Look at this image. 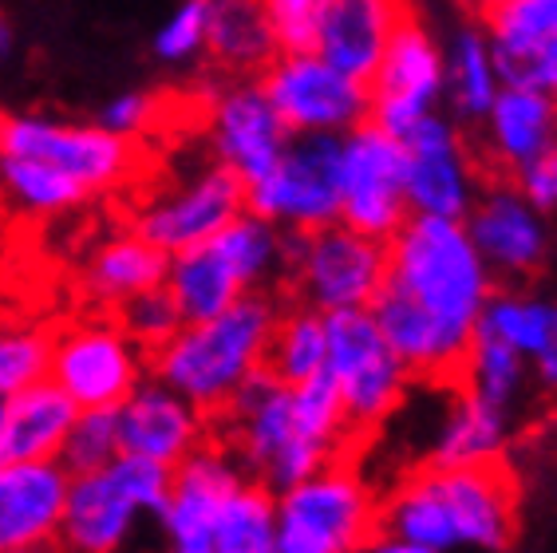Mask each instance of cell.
<instances>
[{
    "mask_svg": "<svg viewBox=\"0 0 557 553\" xmlns=\"http://www.w3.org/2000/svg\"><path fill=\"white\" fill-rule=\"evenodd\" d=\"M491 293L494 273L467 237V225L411 213L387 237V276L368 312L411 380L459 383Z\"/></svg>",
    "mask_w": 557,
    "mask_h": 553,
    "instance_id": "1",
    "label": "cell"
},
{
    "mask_svg": "<svg viewBox=\"0 0 557 553\" xmlns=\"http://www.w3.org/2000/svg\"><path fill=\"white\" fill-rule=\"evenodd\" d=\"M380 533L428 553H506L518 538V482L503 458L474 467H416L380 499Z\"/></svg>",
    "mask_w": 557,
    "mask_h": 553,
    "instance_id": "2",
    "label": "cell"
},
{
    "mask_svg": "<svg viewBox=\"0 0 557 553\" xmlns=\"http://www.w3.org/2000/svg\"><path fill=\"white\" fill-rule=\"evenodd\" d=\"M277 297L258 288L237 297L210 320H190L147 356V372L214 419L242 383L265 368V348L277 324Z\"/></svg>",
    "mask_w": 557,
    "mask_h": 553,
    "instance_id": "3",
    "label": "cell"
},
{
    "mask_svg": "<svg viewBox=\"0 0 557 553\" xmlns=\"http://www.w3.org/2000/svg\"><path fill=\"white\" fill-rule=\"evenodd\" d=\"M210 431L237 458V467L273 494L297 487L333 463L329 451L297 431L293 388L273 380L265 368L237 388L234 400L210 419Z\"/></svg>",
    "mask_w": 557,
    "mask_h": 553,
    "instance_id": "4",
    "label": "cell"
},
{
    "mask_svg": "<svg viewBox=\"0 0 557 553\" xmlns=\"http://www.w3.org/2000/svg\"><path fill=\"white\" fill-rule=\"evenodd\" d=\"M285 230L258 213H237L222 234L183 249L166 261V293L174 297L183 320H210L230 309L237 297L265 288L281 276V245Z\"/></svg>",
    "mask_w": 557,
    "mask_h": 553,
    "instance_id": "5",
    "label": "cell"
},
{
    "mask_svg": "<svg viewBox=\"0 0 557 553\" xmlns=\"http://www.w3.org/2000/svg\"><path fill=\"white\" fill-rule=\"evenodd\" d=\"M380 533V499L352 458H333L277 494L273 553H364Z\"/></svg>",
    "mask_w": 557,
    "mask_h": 553,
    "instance_id": "6",
    "label": "cell"
},
{
    "mask_svg": "<svg viewBox=\"0 0 557 553\" xmlns=\"http://www.w3.org/2000/svg\"><path fill=\"white\" fill-rule=\"evenodd\" d=\"M171 494V467L115 455L108 467L72 475L55 545L64 553H115L139 514L159 518Z\"/></svg>",
    "mask_w": 557,
    "mask_h": 553,
    "instance_id": "7",
    "label": "cell"
},
{
    "mask_svg": "<svg viewBox=\"0 0 557 553\" xmlns=\"http://www.w3.org/2000/svg\"><path fill=\"white\" fill-rule=\"evenodd\" d=\"M281 276L297 305L317 312L368 309L387 276V242L344 222L321 230H285Z\"/></svg>",
    "mask_w": 557,
    "mask_h": 553,
    "instance_id": "8",
    "label": "cell"
},
{
    "mask_svg": "<svg viewBox=\"0 0 557 553\" xmlns=\"http://www.w3.org/2000/svg\"><path fill=\"white\" fill-rule=\"evenodd\" d=\"M324 332H329L324 372L333 376L344 415H348V431L360 443L404 407L416 380L384 341V332L368 309L324 312Z\"/></svg>",
    "mask_w": 557,
    "mask_h": 553,
    "instance_id": "9",
    "label": "cell"
},
{
    "mask_svg": "<svg viewBox=\"0 0 557 553\" xmlns=\"http://www.w3.org/2000/svg\"><path fill=\"white\" fill-rule=\"evenodd\" d=\"M344 135H293L273 171L246 186V210L281 230H321L341 222Z\"/></svg>",
    "mask_w": 557,
    "mask_h": 553,
    "instance_id": "10",
    "label": "cell"
},
{
    "mask_svg": "<svg viewBox=\"0 0 557 553\" xmlns=\"http://www.w3.org/2000/svg\"><path fill=\"white\" fill-rule=\"evenodd\" d=\"M0 155H21L67 174L87 194L115 191L139 171V143L96 123H60L44 115H0Z\"/></svg>",
    "mask_w": 557,
    "mask_h": 553,
    "instance_id": "11",
    "label": "cell"
},
{
    "mask_svg": "<svg viewBox=\"0 0 557 553\" xmlns=\"http://www.w3.org/2000/svg\"><path fill=\"white\" fill-rule=\"evenodd\" d=\"M48 380L64 388L75 407H119L147 380V356L111 312H99L52 329Z\"/></svg>",
    "mask_w": 557,
    "mask_h": 553,
    "instance_id": "12",
    "label": "cell"
},
{
    "mask_svg": "<svg viewBox=\"0 0 557 553\" xmlns=\"http://www.w3.org/2000/svg\"><path fill=\"white\" fill-rule=\"evenodd\" d=\"M258 84L289 135H348L368 119V84L317 52L273 56Z\"/></svg>",
    "mask_w": 557,
    "mask_h": 553,
    "instance_id": "13",
    "label": "cell"
},
{
    "mask_svg": "<svg viewBox=\"0 0 557 553\" xmlns=\"http://www.w3.org/2000/svg\"><path fill=\"white\" fill-rule=\"evenodd\" d=\"M408 218V150L364 119L341 147V222L387 242Z\"/></svg>",
    "mask_w": 557,
    "mask_h": 553,
    "instance_id": "14",
    "label": "cell"
},
{
    "mask_svg": "<svg viewBox=\"0 0 557 553\" xmlns=\"http://www.w3.org/2000/svg\"><path fill=\"white\" fill-rule=\"evenodd\" d=\"M443 96V52L423 21L408 12L387 40L372 79H368V123L404 138L419 119L435 111Z\"/></svg>",
    "mask_w": 557,
    "mask_h": 553,
    "instance_id": "15",
    "label": "cell"
},
{
    "mask_svg": "<svg viewBox=\"0 0 557 553\" xmlns=\"http://www.w3.org/2000/svg\"><path fill=\"white\" fill-rule=\"evenodd\" d=\"M237 213H246V182L222 162H210L206 171L178 182L174 191H162L159 198H150L135 213L131 230L147 237L166 257H174L222 234Z\"/></svg>",
    "mask_w": 557,
    "mask_h": 553,
    "instance_id": "16",
    "label": "cell"
},
{
    "mask_svg": "<svg viewBox=\"0 0 557 553\" xmlns=\"http://www.w3.org/2000/svg\"><path fill=\"white\" fill-rule=\"evenodd\" d=\"M408 150L411 213H435L462 222L479 198V155L443 115H423L399 138Z\"/></svg>",
    "mask_w": 557,
    "mask_h": 553,
    "instance_id": "17",
    "label": "cell"
},
{
    "mask_svg": "<svg viewBox=\"0 0 557 553\" xmlns=\"http://www.w3.org/2000/svg\"><path fill=\"white\" fill-rule=\"evenodd\" d=\"M249 475L214 435L171 470V494L159 521L166 530V553H214V521L225 499Z\"/></svg>",
    "mask_w": 557,
    "mask_h": 553,
    "instance_id": "18",
    "label": "cell"
},
{
    "mask_svg": "<svg viewBox=\"0 0 557 553\" xmlns=\"http://www.w3.org/2000/svg\"><path fill=\"white\" fill-rule=\"evenodd\" d=\"M115 427L119 455L150 458L171 470L214 435L210 419L154 376L139 380V388L115 407Z\"/></svg>",
    "mask_w": 557,
    "mask_h": 553,
    "instance_id": "19",
    "label": "cell"
},
{
    "mask_svg": "<svg viewBox=\"0 0 557 553\" xmlns=\"http://www.w3.org/2000/svg\"><path fill=\"white\" fill-rule=\"evenodd\" d=\"M462 225H467V237L474 242V249H479V257H483L494 276L522 281V276H534L537 269L546 266V222L510 182L479 191Z\"/></svg>",
    "mask_w": 557,
    "mask_h": 553,
    "instance_id": "20",
    "label": "cell"
},
{
    "mask_svg": "<svg viewBox=\"0 0 557 553\" xmlns=\"http://www.w3.org/2000/svg\"><path fill=\"white\" fill-rule=\"evenodd\" d=\"M498 84L557 99V0H506L486 12Z\"/></svg>",
    "mask_w": 557,
    "mask_h": 553,
    "instance_id": "21",
    "label": "cell"
},
{
    "mask_svg": "<svg viewBox=\"0 0 557 553\" xmlns=\"http://www.w3.org/2000/svg\"><path fill=\"white\" fill-rule=\"evenodd\" d=\"M289 138V127L281 123L273 103L261 91V84H253V79L225 87L222 96L214 99V107H210L214 162L230 167L246 186L273 171V162L281 159Z\"/></svg>",
    "mask_w": 557,
    "mask_h": 553,
    "instance_id": "22",
    "label": "cell"
},
{
    "mask_svg": "<svg viewBox=\"0 0 557 553\" xmlns=\"http://www.w3.org/2000/svg\"><path fill=\"white\" fill-rule=\"evenodd\" d=\"M67 482L72 475L55 458L0 463V553L55 542Z\"/></svg>",
    "mask_w": 557,
    "mask_h": 553,
    "instance_id": "23",
    "label": "cell"
},
{
    "mask_svg": "<svg viewBox=\"0 0 557 553\" xmlns=\"http://www.w3.org/2000/svg\"><path fill=\"white\" fill-rule=\"evenodd\" d=\"M416 12L411 0H329L312 52L368 84L399 21Z\"/></svg>",
    "mask_w": 557,
    "mask_h": 553,
    "instance_id": "24",
    "label": "cell"
},
{
    "mask_svg": "<svg viewBox=\"0 0 557 553\" xmlns=\"http://www.w3.org/2000/svg\"><path fill=\"white\" fill-rule=\"evenodd\" d=\"M483 123V162L506 182L557 143V99L534 87H498L486 107Z\"/></svg>",
    "mask_w": 557,
    "mask_h": 553,
    "instance_id": "25",
    "label": "cell"
},
{
    "mask_svg": "<svg viewBox=\"0 0 557 553\" xmlns=\"http://www.w3.org/2000/svg\"><path fill=\"white\" fill-rule=\"evenodd\" d=\"M510 419H515L510 411L486 404L474 392H467L462 383H455L447 411H443L440 427L431 431L423 467H474V463L503 458L506 439H510Z\"/></svg>",
    "mask_w": 557,
    "mask_h": 553,
    "instance_id": "26",
    "label": "cell"
},
{
    "mask_svg": "<svg viewBox=\"0 0 557 553\" xmlns=\"http://www.w3.org/2000/svg\"><path fill=\"white\" fill-rule=\"evenodd\" d=\"M79 407L64 388H55L48 376L16 395L4 400V439H0V458L4 463H24V458H60L67 431H72Z\"/></svg>",
    "mask_w": 557,
    "mask_h": 553,
    "instance_id": "27",
    "label": "cell"
},
{
    "mask_svg": "<svg viewBox=\"0 0 557 553\" xmlns=\"http://www.w3.org/2000/svg\"><path fill=\"white\" fill-rule=\"evenodd\" d=\"M166 261L171 257L131 230V234L108 237L96 254L87 257L84 273H79V288H84V297L96 309L111 312L123 300L135 297V293L162 285L166 281Z\"/></svg>",
    "mask_w": 557,
    "mask_h": 553,
    "instance_id": "28",
    "label": "cell"
},
{
    "mask_svg": "<svg viewBox=\"0 0 557 553\" xmlns=\"http://www.w3.org/2000/svg\"><path fill=\"white\" fill-rule=\"evenodd\" d=\"M202 52H210L218 67L234 75L265 72L277 56V40H273L261 0H210Z\"/></svg>",
    "mask_w": 557,
    "mask_h": 553,
    "instance_id": "29",
    "label": "cell"
},
{
    "mask_svg": "<svg viewBox=\"0 0 557 553\" xmlns=\"http://www.w3.org/2000/svg\"><path fill=\"white\" fill-rule=\"evenodd\" d=\"M324 360H329L324 312L293 300L289 309L277 312V324H273V336H269L265 348V372L273 380L297 388V383L324 372Z\"/></svg>",
    "mask_w": 557,
    "mask_h": 553,
    "instance_id": "30",
    "label": "cell"
},
{
    "mask_svg": "<svg viewBox=\"0 0 557 553\" xmlns=\"http://www.w3.org/2000/svg\"><path fill=\"white\" fill-rule=\"evenodd\" d=\"M277 538V494L246 479L225 499L214 521V553H273Z\"/></svg>",
    "mask_w": 557,
    "mask_h": 553,
    "instance_id": "31",
    "label": "cell"
},
{
    "mask_svg": "<svg viewBox=\"0 0 557 553\" xmlns=\"http://www.w3.org/2000/svg\"><path fill=\"white\" fill-rule=\"evenodd\" d=\"M0 194L33 218H55V213H67L91 198L75 179L44 167V162L21 159V155H0Z\"/></svg>",
    "mask_w": 557,
    "mask_h": 553,
    "instance_id": "32",
    "label": "cell"
},
{
    "mask_svg": "<svg viewBox=\"0 0 557 553\" xmlns=\"http://www.w3.org/2000/svg\"><path fill=\"white\" fill-rule=\"evenodd\" d=\"M459 383L479 400H486V404L515 415L518 400L525 392V356L479 329L471 348H467V360H462Z\"/></svg>",
    "mask_w": 557,
    "mask_h": 553,
    "instance_id": "33",
    "label": "cell"
},
{
    "mask_svg": "<svg viewBox=\"0 0 557 553\" xmlns=\"http://www.w3.org/2000/svg\"><path fill=\"white\" fill-rule=\"evenodd\" d=\"M443 87L450 91L455 111L462 119H471V123H479L486 115V107L494 103V96H498L503 84H498V72H494L491 44L474 28L459 33V40H455V52L443 64Z\"/></svg>",
    "mask_w": 557,
    "mask_h": 553,
    "instance_id": "34",
    "label": "cell"
},
{
    "mask_svg": "<svg viewBox=\"0 0 557 553\" xmlns=\"http://www.w3.org/2000/svg\"><path fill=\"white\" fill-rule=\"evenodd\" d=\"M554 309H557L554 300L530 297V293H498V288H494L483 309V320H479V329L491 332L494 341L510 344V348L522 352L525 360H530L534 348L542 344V336H546Z\"/></svg>",
    "mask_w": 557,
    "mask_h": 553,
    "instance_id": "35",
    "label": "cell"
},
{
    "mask_svg": "<svg viewBox=\"0 0 557 553\" xmlns=\"http://www.w3.org/2000/svg\"><path fill=\"white\" fill-rule=\"evenodd\" d=\"M119 455V427L115 407H79L72 431H67L64 447H60V467L67 475H84V470L108 467Z\"/></svg>",
    "mask_w": 557,
    "mask_h": 553,
    "instance_id": "36",
    "label": "cell"
},
{
    "mask_svg": "<svg viewBox=\"0 0 557 553\" xmlns=\"http://www.w3.org/2000/svg\"><path fill=\"white\" fill-rule=\"evenodd\" d=\"M111 317H115V324L127 332L131 341L139 344L143 356H150L154 348H162V344L171 341L174 332L186 324L183 312H178V305H174V297L166 293V285H154V288H147V293H135V297L123 300L119 309H111Z\"/></svg>",
    "mask_w": 557,
    "mask_h": 553,
    "instance_id": "37",
    "label": "cell"
},
{
    "mask_svg": "<svg viewBox=\"0 0 557 553\" xmlns=\"http://www.w3.org/2000/svg\"><path fill=\"white\" fill-rule=\"evenodd\" d=\"M52 329H0V400L48 376Z\"/></svg>",
    "mask_w": 557,
    "mask_h": 553,
    "instance_id": "38",
    "label": "cell"
},
{
    "mask_svg": "<svg viewBox=\"0 0 557 553\" xmlns=\"http://www.w3.org/2000/svg\"><path fill=\"white\" fill-rule=\"evenodd\" d=\"M261 9H265V21L273 28V40H277V56L312 52L329 0H261Z\"/></svg>",
    "mask_w": 557,
    "mask_h": 553,
    "instance_id": "39",
    "label": "cell"
},
{
    "mask_svg": "<svg viewBox=\"0 0 557 553\" xmlns=\"http://www.w3.org/2000/svg\"><path fill=\"white\" fill-rule=\"evenodd\" d=\"M206 21H210V0H183L154 33V56L166 64H183L206 48Z\"/></svg>",
    "mask_w": 557,
    "mask_h": 553,
    "instance_id": "40",
    "label": "cell"
},
{
    "mask_svg": "<svg viewBox=\"0 0 557 553\" xmlns=\"http://www.w3.org/2000/svg\"><path fill=\"white\" fill-rule=\"evenodd\" d=\"M159 111H162L159 96H150V91H123V96H115L99 111V127L123 138H139L159 123Z\"/></svg>",
    "mask_w": 557,
    "mask_h": 553,
    "instance_id": "41",
    "label": "cell"
},
{
    "mask_svg": "<svg viewBox=\"0 0 557 553\" xmlns=\"http://www.w3.org/2000/svg\"><path fill=\"white\" fill-rule=\"evenodd\" d=\"M510 186H515L537 213L557 210V143L542 150L537 159L525 162L522 171L510 179Z\"/></svg>",
    "mask_w": 557,
    "mask_h": 553,
    "instance_id": "42",
    "label": "cell"
},
{
    "mask_svg": "<svg viewBox=\"0 0 557 553\" xmlns=\"http://www.w3.org/2000/svg\"><path fill=\"white\" fill-rule=\"evenodd\" d=\"M525 364H534V380L546 388V392L557 395V309H554V320H549L546 336H542V344L534 348V356Z\"/></svg>",
    "mask_w": 557,
    "mask_h": 553,
    "instance_id": "43",
    "label": "cell"
},
{
    "mask_svg": "<svg viewBox=\"0 0 557 553\" xmlns=\"http://www.w3.org/2000/svg\"><path fill=\"white\" fill-rule=\"evenodd\" d=\"M364 553H428V550H419V545L399 542V538H387V533H375L372 542L364 545Z\"/></svg>",
    "mask_w": 557,
    "mask_h": 553,
    "instance_id": "44",
    "label": "cell"
},
{
    "mask_svg": "<svg viewBox=\"0 0 557 553\" xmlns=\"http://www.w3.org/2000/svg\"><path fill=\"white\" fill-rule=\"evenodd\" d=\"M12 52V24L0 16V56H9Z\"/></svg>",
    "mask_w": 557,
    "mask_h": 553,
    "instance_id": "45",
    "label": "cell"
},
{
    "mask_svg": "<svg viewBox=\"0 0 557 553\" xmlns=\"http://www.w3.org/2000/svg\"><path fill=\"white\" fill-rule=\"evenodd\" d=\"M16 553H64V550H60V545H33V550H16Z\"/></svg>",
    "mask_w": 557,
    "mask_h": 553,
    "instance_id": "46",
    "label": "cell"
},
{
    "mask_svg": "<svg viewBox=\"0 0 557 553\" xmlns=\"http://www.w3.org/2000/svg\"><path fill=\"white\" fill-rule=\"evenodd\" d=\"M0 439H4V400H0ZM4 463V458H0Z\"/></svg>",
    "mask_w": 557,
    "mask_h": 553,
    "instance_id": "47",
    "label": "cell"
}]
</instances>
